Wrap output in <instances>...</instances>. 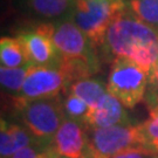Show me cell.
Returning <instances> with one entry per match:
<instances>
[{
    "label": "cell",
    "mask_w": 158,
    "mask_h": 158,
    "mask_svg": "<svg viewBox=\"0 0 158 158\" xmlns=\"http://www.w3.org/2000/svg\"><path fill=\"white\" fill-rule=\"evenodd\" d=\"M103 47L114 59L131 60L150 74L158 62V29L125 10L109 26Z\"/></svg>",
    "instance_id": "obj_1"
},
{
    "label": "cell",
    "mask_w": 158,
    "mask_h": 158,
    "mask_svg": "<svg viewBox=\"0 0 158 158\" xmlns=\"http://www.w3.org/2000/svg\"><path fill=\"white\" fill-rule=\"evenodd\" d=\"M52 38L61 56L59 66L66 72L70 83L90 77L98 70L95 46L70 19L54 23Z\"/></svg>",
    "instance_id": "obj_2"
},
{
    "label": "cell",
    "mask_w": 158,
    "mask_h": 158,
    "mask_svg": "<svg viewBox=\"0 0 158 158\" xmlns=\"http://www.w3.org/2000/svg\"><path fill=\"white\" fill-rule=\"evenodd\" d=\"M125 11V0H75L70 20L95 47L103 46L114 20Z\"/></svg>",
    "instance_id": "obj_3"
},
{
    "label": "cell",
    "mask_w": 158,
    "mask_h": 158,
    "mask_svg": "<svg viewBox=\"0 0 158 158\" xmlns=\"http://www.w3.org/2000/svg\"><path fill=\"white\" fill-rule=\"evenodd\" d=\"M13 109L17 111L21 124L42 144H51L66 119L60 96L15 104Z\"/></svg>",
    "instance_id": "obj_4"
},
{
    "label": "cell",
    "mask_w": 158,
    "mask_h": 158,
    "mask_svg": "<svg viewBox=\"0 0 158 158\" xmlns=\"http://www.w3.org/2000/svg\"><path fill=\"white\" fill-rule=\"evenodd\" d=\"M149 75L144 68L124 57L113 60L108 75V93L125 108L132 109L143 101L148 91Z\"/></svg>",
    "instance_id": "obj_5"
},
{
    "label": "cell",
    "mask_w": 158,
    "mask_h": 158,
    "mask_svg": "<svg viewBox=\"0 0 158 158\" xmlns=\"http://www.w3.org/2000/svg\"><path fill=\"white\" fill-rule=\"evenodd\" d=\"M148 148L142 124L115 125L88 129V151L85 158H111L132 148Z\"/></svg>",
    "instance_id": "obj_6"
},
{
    "label": "cell",
    "mask_w": 158,
    "mask_h": 158,
    "mask_svg": "<svg viewBox=\"0 0 158 158\" xmlns=\"http://www.w3.org/2000/svg\"><path fill=\"white\" fill-rule=\"evenodd\" d=\"M70 85L67 74L60 67L33 66L19 95L12 98V106L25 102L59 97Z\"/></svg>",
    "instance_id": "obj_7"
},
{
    "label": "cell",
    "mask_w": 158,
    "mask_h": 158,
    "mask_svg": "<svg viewBox=\"0 0 158 158\" xmlns=\"http://www.w3.org/2000/svg\"><path fill=\"white\" fill-rule=\"evenodd\" d=\"M54 23H40L33 29L23 31L18 39L25 48L29 61L40 67H59L61 56L52 38Z\"/></svg>",
    "instance_id": "obj_8"
},
{
    "label": "cell",
    "mask_w": 158,
    "mask_h": 158,
    "mask_svg": "<svg viewBox=\"0 0 158 158\" xmlns=\"http://www.w3.org/2000/svg\"><path fill=\"white\" fill-rule=\"evenodd\" d=\"M54 151L67 158H85L88 128L83 123L66 118L51 142Z\"/></svg>",
    "instance_id": "obj_9"
},
{
    "label": "cell",
    "mask_w": 158,
    "mask_h": 158,
    "mask_svg": "<svg viewBox=\"0 0 158 158\" xmlns=\"http://www.w3.org/2000/svg\"><path fill=\"white\" fill-rule=\"evenodd\" d=\"M127 108L108 93L95 108L90 109L85 127L88 129H102L115 125L131 124Z\"/></svg>",
    "instance_id": "obj_10"
},
{
    "label": "cell",
    "mask_w": 158,
    "mask_h": 158,
    "mask_svg": "<svg viewBox=\"0 0 158 158\" xmlns=\"http://www.w3.org/2000/svg\"><path fill=\"white\" fill-rule=\"evenodd\" d=\"M40 143L23 124L1 119L0 128V155L1 158H11L19 150Z\"/></svg>",
    "instance_id": "obj_11"
},
{
    "label": "cell",
    "mask_w": 158,
    "mask_h": 158,
    "mask_svg": "<svg viewBox=\"0 0 158 158\" xmlns=\"http://www.w3.org/2000/svg\"><path fill=\"white\" fill-rule=\"evenodd\" d=\"M70 94H74L80 97L90 107V109L95 108L102 98L108 94L107 85H104L101 81L91 77L81 79L74 81L68 87Z\"/></svg>",
    "instance_id": "obj_12"
},
{
    "label": "cell",
    "mask_w": 158,
    "mask_h": 158,
    "mask_svg": "<svg viewBox=\"0 0 158 158\" xmlns=\"http://www.w3.org/2000/svg\"><path fill=\"white\" fill-rule=\"evenodd\" d=\"M0 63L1 67L21 68L32 64L18 38L2 36L0 39Z\"/></svg>",
    "instance_id": "obj_13"
},
{
    "label": "cell",
    "mask_w": 158,
    "mask_h": 158,
    "mask_svg": "<svg viewBox=\"0 0 158 158\" xmlns=\"http://www.w3.org/2000/svg\"><path fill=\"white\" fill-rule=\"evenodd\" d=\"M31 11L44 19H62L72 14L75 0H26Z\"/></svg>",
    "instance_id": "obj_14"
},
{
    "label": "cell",
    "mask_w": 158,
    "mask_h": 158,
    "mask_svg": "<svg viewBox=\"0 0 158 158\" xmlns=\"http://www.w3.org/2000/svg\"><path fill=\"white\" fill-rule=\"evenodd\" d=\"M33 66L34 64H29L21 68L0 67V83L2 90H5L12 98L17 97Z\"/></svg>",
    "instance_id": "obj_15"
},
{
    "label": "cell",
    "mask_w": 158,
    "mask_h": 158,
    "mask_svg": "<svg viewBox=\"0 0 158 158\" xmlns=\"http://www.w3.org/2000/svg\"><path fill=\"white\" fill-rule=\"evenodd\" d=\"M125 10L142 23L158 29V0H125Z\"/></svg>",
    "instance_id": "obj_16"
},
{
    "label": "cell",
    "mask_w": 158,
    "mask_h": 158,
    "mask_svg": "<svg viewBox=\"0 0 158 158\" xmlns=\"http://www.w3.org/2000/svg\"><path fill=\"white\" fill-rule=\"evenodd\" d=\"M63 111L66 115V118L73 119L85 125L88 115L90 113V107L74 94H68L66 98L62 101Z\"/></svg>",
    "instance_id": "obj_17"
},
{
    "label": "cell",
    "mask_w": 158,
    "mask_h": 158,
    "mask_svg": "<svg viewBox=\"0 0 158 158\" xmlns=\"http://www.w3.org/2000/svg\"><path fill=\"white\" fill-rule=\"evenodd\" d=\"M141 124L147 147L158 152V102L149 104V116Z\"/></svg>",
    "instance_id": "obj_18"
},
{
    "label": "cell",
    "mask_w": 158,
    "mask_h": 158,
    "mask_svg": "<svg viewBox=\"0 0 158 158\" xmlns=\"http://www.w3.org/2000/svg\"><path fill=\"white\" fill-rule=\"evenodd\" d=\"M54 153L55 151L51 144L36 143L19 150L11 158H52Z\"/></svg>",
    "instance_id": "obj_19"
},
{
    "label": "cell",
    "mask_w": 158,
    "mask_h": 158,
    "mask_svg": "<svg viewBox=\"0 0 158 158\" xmlns=\"http://www.w3.org/2000/svg\"><path fill=\"white\" fill-rule=\"evenodd\" d=\"M111 158H158V152L149 148H132L117 153Z\"/></svg>",
    "instance_id": "obj_20"
},
{
    "label": "cell",
    "mask_w": 158,
    "mask_h": 158,
    "mask_svg": "<svg viewBox=\"0 0 158 158\" xmlns=\"http://www.w3.org/2000/svg\"><path fill=\"white\" fill-rule=\"evenodd\" d=\"M149 93H148V104L158 102V62L152 68L149 75Z\"/></svg>",
    "instance_id": "obj_21"
},
{
    "label": "cell",
    "mask_w": 158,
    "mask_h": 158,
    "mask_svg": "<svg viewBox=\"0 0 158 158\" xmlns=\"http://www.w3.org/2000/svg\"><path fill=\"white\" fill-rule=\"evenodd\" d=\"M52 158H67V157H62V156H60V155H57V153L55 152L54 153V156H53Z\"/></svg>",
    "instance_id": "obj_22"
}]
</instances>
